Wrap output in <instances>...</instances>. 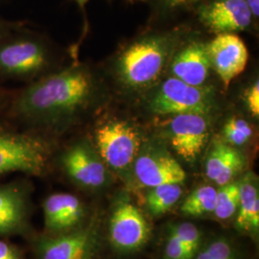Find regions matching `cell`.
<instances>
[{"label": "cell", "mask_w": 259, "mask_h": 259, "mask_svg": "<svg viewBox=\"0 0 259 259\" xmlns=\"http://www.w3.org/2000/svg\"><path fill=\"white\" fill-rule=\"evenodd\" d=\"M100 93L99 82L88 66L71 65L23 90L14 111L32 124L56 129L79 119L96 104Z\"/></svg>", "instance_id": "obj_1"}, {"label": "cell", "mask_w": 259, "mask_h": 259, "mask_svg": "<svg viewBox=\"0 0 259 259\" xmlns=\"http://www.w3.org/2000/svg\"><path fill=\"white\" fill-rule=\"evenodd\" d=\"M182 30L150 33L122 50L114 65L117 81L130 93H142L158 83L178 49Z\"/></svg>", "instance_id": "obj_2"}, {"label": "cell", "mask_w": 259, "mask_h": 259, "mask_svg": "<svg viewBox=\"0 0 259 259\" xmlns=\"http://www.w3.org/2000/svg\"><path fill=\"white\" fill-rule=\"evenodd\" d=\"M142 132L131 119L110 117L94 132L95 149L107 167L124 172L132 166L142 144Z\"/></svg>", "instance_id": "obj_3"}, {"label": "cell", "mask_w": 259, "mask_h": 259, "mask_svg": "<svg viewBox=\"0 0 259 259\" xmlns=\"http://www.w3.org/2000/svg\"><path fill=\"white\" fill-rule=\"evenodd\" d=\"M216 94L207 85L195 87L173 76L159 84L149 99L151 113L160 116L195 113L210 115L216 109Z\"/></svg>", "instance_id": "obj_4"}, {"label": "cell", "mask_w": 259, "mask_h": 259, "mask_svg": "<svg viewBox=\"0 0 259 259\" xmlns=\"http://www.w3.org/2000/svg\"><path fill=\"white\" fill-rule=\"evenodd\" d=\"M48 161L47 143L36 137L0 131V175L22 172L40 175Z\"/></svg>", "instance_id": "obj_5"}, {"label": "cell", "mask_w": 259, "mask_h": 259, "mask_svg": "<svg viewBox=\"0 0 259 259\" xmlns=\"http://www.w3.org/2000/svg\"><path fill=\"white\" fill-rule=\"evenodd\" d=\"M161 129L177 155L192 163L207 144L210 134L209 116L195 113L171 115Z\"/></svg>", "instance_id": "obj_6"}, {"label": "cell", "mask_w": 259, "mask_h": 259, "mask_svg": "<svg viewBox=\"0 0 259 259\" xmlns=\"http://www.w3.org/2000/svg\"><path fill=\"white\" fill-rule=\"evenodd\" d=\"M100 247L94 224L76 228L36 242L37 259H96Z\"/></svg>", "instance_id": "obj_7"}, {"label": "cell", "mask_w": 259, "mask_h": 259, "mask_svg": "<svg viewBox=\"0 0 259 259\" xmlns=\"http://www.w3.org/2000/svg\"><path fill=\"white\" fill-rule=\"evenodd\" d=\"M46 47L36 39L19 37L0 44V73L12 77H32L47 68Z\"/></svg>", "instance_id": "obj_8"}, {"label": "cell", "mask_w": 259, "mask_h": 259, "mask_svg": "<svg viewBox=\"0 0 259 259\" xmlns=\"http://www.w3.org/2000/svg\"><path fill=\"white\" fill-rule=\"evenodd\" d=\"M196 16L215 35L245 31L253 22L246 0H205L196 7Z\"/></svg>", "instance_id": "obj_9"}, {"label": "cell", "mask_w": 259, "mask_h": 259, "mask_svg": "<svg viewBox=\"0 0 259 259\" xmlns=\"http://www.w3.org/2000/svg\"><path fill=\"white\" fill-rule=\"evenodd\" d=\"M65 173L77 185L96 189L108 183V170L97 150L87 141L81 140L70 146L62 156Z\"/></svg>", "instance_id": "obj_10"}, {"label": "cell", "mask_w": 259, "mask_h": 259, "mask_svg": "<svg viewBox=\"0 0 259 259\" xmlns=\"http://www.w3.org/2000/svg\"><path fill=\"white\" fill-rule=\"evenodd\" d=\"M134 173L139 184L146 187L168 184H183L186 174L184 168L166 150L149 146L134 162Z\"/></svg>", "instance_id": "obj_11"}, {"label": "cell", "mask_w": 259, "mask_h": 259, "mask_svg": "<svg viewBox=\"0 0 259 259\" xmlns=\"http://www.w3.org/2000/svg\"><path fill=\"white\" fill-rule=\"evenodd\" d=\"M211 68L219 76L226 89L245 70L249 51L244 41L235 34L216 35L207 44Z\"/></svg>", "instance_id": "obj_12"}, {"label": "cell", "mask_w": 259, "mask_h": 259, "mask_svg": "<svg viewBox=\"0 0 259 259\" xmlns=\"http://www.w3.org/2000/svg\"><path fill=\"white\" fill-rule=\"evenodd\" d=\"M148 224L135 204L121 201L111 215L110 237L112 245L123 251L138 250L148 239Z\"/></svg>", "instance_id": "obj_13"}, {"label": "cell", "mask_w": 259, "mask_h": 259, "mask_svg": "<svg viewBox=\"0 0 259 259\" xmlns=\"http://www.w3.org/2000/svg\"><path fill=\"white\" fill-rule=\"evenodd\" d=\"M30 217L27 188L19 183L0 184V236L26 234Z\"/></svg>", "instance_id": "obj_14"}, {"label": "cell", "mask_w": 259, "mask_h": 259, "mask_svg": "<svg viewBox=\"0 0 259 259\" xmlns=\"http://www.w3.org/2000/svg\"><path fill=\"white\" fill-rule=\"evenodd\" d=\"M168 67L173 77L185 83L195 87L205 85L211 69L207 44L192 40L180 50L177 49Z\"/></svg>", "instance_id": "obj_15"}, {"label": "cell", "mask_w": 259, "mask_h": 259, "mask_svg": "<svg viewBox=\"0 0 259 259\" xmlns=\"http://www.w3.org/2000/svg\"><path fill=\"white\" fill-rule=\"evenodd\" d=\"M46 229L52 233H63L76 229L84 216L81 200L73 194L55 193L44 203Z\"/></svg>", "instance_id": "obj_16"}, {"label": "cell", "mask_w": 259, "mask_h": 259, "mask_svg": "<svg viewBox=\"0 0 259 259\" xmlns=\"http://www.w3.org/2000/svg\"><path fill=\"white\" fill-rule=\"evenodd\" d=\"M245 166L240 152L222 140H215L205 159L206 177L219 186L232 183Z\"/></svg>", "instance_id": "obj_17"}, {"label": "cell", "mask_w": 259, "mask_h": 259, "mask_svg": "<svg viewBox=\"0 0 259 259\" xmlns=\"http://www.w3.org/2000/svg\"><path fill=\"white\" fill-rule=\"evenodd\" d=\"M239 205L236 218L238 230L257 231L259 228L258 188L255 178L249 173L239 183Z\"/></svg>", "instance_id": "obj_18"}, {"label": "cell", "mask_w": 259, "mask_h": 259, "mask_svg": "<svg viewBox=\"0 0 259 259\" xmlns=\"http://www.w3.org/2000/svg\"><path fill=\"white\" fill-rule=\"evenodd\" d=\"M183 195L181 184H168L151 187L146 196L149 212L159 216L173 207Z\"/></svg>", "instance_id": "obj_19"}, {"label": "cell", "mask_w": 259, "mask_h": 259, "mask_svg": "<svg viewBox=\"0 0 259 259\" xmlns=\"http://www.w3.org/2000/svg\"><path fill=\"white\" fill-rule=\"evenodd\" d=\"M217 190L211 185H203L195 189L182 204V212L186 216H202L213 213Z\"/></svg>", "instance_id": "obj_20"}, {"label": "cell", "mask_w": 259, "mask_h": 259, "mask_svg": "<svg viewBox=\"0 0 259 259\" xmlns=\"http://www.w3.org/2000/svg\"><path fill=\"white\" fill-rule=\"evenodd\" d=\"M239 184L230 183L220 186L216 195V204L213 213L220 220H227L232 217L239 205Z\"/></svg>", "instance_id": "obj_21"}, {"label": "cell", "mask_w": 259, "mask_h": 259, "mask_svg": "<svg viewBox=\"0 0 259 259\" xmlns=\"http://www.w3.org/2000/svg\"><path fill=\"white\" fill-rule=\"evenodd\" d=\"M223 135L228 144L232 147L243 146L252 137V128L250 123L240 116H232L226 121Z\"/></svg>", "instance_id": "obj_22"}, {"label": "cell", "mask_w": 259, "mask_h": 259, "mask_svg": "<svg viewBox=\"0 0 259 259\" xmlns=\"http://www.w3.org/2000/svg\"><path fill=\"white\" fill-rule=\"evenodd\" d=\"M172 232L176 235L187 250L196 252L201 243V232L191 223H183L173 228Z\"/></svg>", "instance_id": "obj_23"}, {"label": "cell", "mask_w": 259, "mask_h": 259, "mask_svg": "<svg viewBox=\"0 0 259 259\" xmlns=\"http://www.w3.org/2000/svg\"><path fill=\"white\" fill-rule=\"evenodd\" d=\"M196 259H235V257L231 243L226 239H217L202 250Z\"/></svg>", "instance_id": "obj_24"}, {"label": "cell", "mask_w": 259, "mask_h": 259, "mask_svg": "<svg viewBox=\"0 0 259 259\" xmlns=\"http://www.w3.org/2000/svg\"><path fill=\"white\" fill-rule=\"evenodd\" d=\"M195 253L191 250H187L185 246L179 240L176 235L171 232L168 237L164 258L165 259H191Z\"/></svg>", "instance_id": "obj_25"}, {"label": "cell", "mask_w": 259, "mask_h": 259, "mask_svg": "<svg viewBox=\"0 0 259 259\" xmlns=\"http://www.w3.org/2000/svg\"><path fill=\"white\" fill-rule=\"evenodd\" d=\"M151 1L156 7L166 13H174L179 10L194 7L205 0H146Z\"/></svg>", "instance_id": "obj_26"}, {"label": "cell", "mask_w": 259, "mask_h": 259, "mask_svg": "<svg viewBox=\"0 0 259 259\" xmlns=\"http://www.w3.org/2000/svg\"><path fill=\"white\" fill-rule=\"evenodd\" d=\"M245 104L253 117L259 116V82L255 80L245 93Z\"/></svg>", "instance_id": "obj_27"}, {"label": "cell", "mask_w": 259, "mask_h": 259, "mask_svg": "<svg viewBox=\"0 0 259 259\" xmlns=\"http://www.w3.org/2000/svg\"><path fill=\"white\" fill-rule=\"evenodd\" d=\"M0 259H21L17 248L10 243L0 240Z\"/></svg>", "instance_id": "obj_28"}, {"label": "cell", "mask_w": 259, "mask_h": 259, "mask_svg": "<svg viewBox=\"0 0 259 259\" xmlns=\"http://www.w3.org/2000/svg\"><path fill=\"white\" fill-rule=\"evenodd\" d=\"M246 3L249 7L252 20H258L259 18V0H246Z\"/></svg>", "instance_id": "obj_29"}, {"label": "cell", "mask_w": 259, "mask_h": 259, "mask_svg": "<svg viewBox=\"0 0 259 259\" xmlns=\"http://www.w3.org/2000/svg\"><path fill=\"white\" fill-rule=\"evenodd\" d=\"M76 1L77 3H78V5L82 8V9H84V6L87 5V3L90 1V0H74ZM128 2L130 3H135V2H137V1H140V2H146V0H127Z\"/></svg>", "instance_id": "obj_30"}, {"label": "cell", "mask_w": 259, "mask_h": 259, "mask_svg": "<svg viewBox=\"0 0 259 259\" xmlns=\"http://www.w3.org/2000/svg\"><path fill=\"white\" fill-rule=\"evenodd\" d=\"M5 28L4 26V24L2 23V21H0V34H1V32H2V30Z\"/></svg>", "instance_id": "obj_31"}]
</instances>
